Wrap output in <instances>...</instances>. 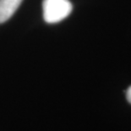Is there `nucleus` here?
Returning <instances> with one entry per match:
<instances>
[{"label":"nucleus","mask_w":131,"mask_h":131,"mask_svg":"<svg viewBox=\"0 0 131 131\" xmlns=\"http://www.w3.org/2000/svg\"><path fill=\"white\" fill-rule=\"evenodd\" d=\"M43 19L47 23L62 21L70 15L73 6L69 0H43Z\"/></svg>","instance_id":"f257e3e1"},{"label":"nucleus","mask_w":131,"mask_h":131,"mask_svg":"<svg viewBox=\"0 0 131 131\" xmlns=\"http://www.w3.org/2000/svg\"><path fill=\"white\" fill-rule=\"evenodd\" d=\"M23 0H0V24L12 16Z\"/></svg>","instance_id":"f03ea898"},{"label":"nucleus","mask_w":131,"mask_h":131,"mask_svg":"<svg viewBox=\"0 0 131 131\" xmlns=\"http://www.w3.org/2000/svg\"><path fill=\"white\" fill-rule=\"evenodd\" d=\"M126 98L127 101L131 104V86H129L126 91Z\"/></svg>","instance_id":"7ed1b4c3"}]
</instances>
